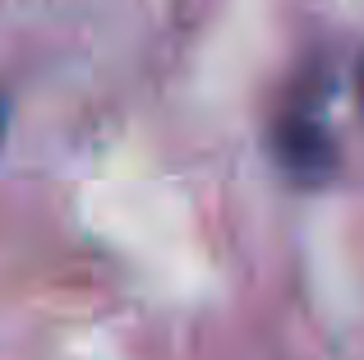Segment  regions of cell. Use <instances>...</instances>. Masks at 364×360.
<instances>
[{
	"label": "cell",
	"instance_id": "1",
	"mask_svg": "<svg viewBox=\"0 0 364 360\" xmlns=\"http://www.w3.org/2000/svg\"><path fill=\"white\" fill-rule=\"evenodd\" d=\"M272 153L282 171L300 185H318L337 166V148L323 125V97L314 88H295V97L272 120Z\"/></svg>",
	"mask_w": 364,
	"mask_h": 360
},
{
	"label": "cell",
	"instance_id": "2",
	"mask_svg": "<svg viewBox=\"0 0 364 360\" xmlns=\"http://www.w3.org/2000/svg\"><path fill=\"white\" fill-rule=\"evenodd\" d=\"M0 134H5V102H0Z\"/></svg>",
	"mask_w": 364,
	"mask_h": 360
}]
</instances>
